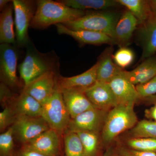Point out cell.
Wrapping results in <instances>:
<instances>
[{"label":"cell","instance_id":"obj_1","mask_svg":"<svg viewBox=\"0 0 156 156\" xmlns=\"http://www.w3.org/2000/svg\"><path fill=\"white\" fill-rule=\"evenodd\" d=\"M86 14L85 11L70 8L59 1L39 0L30 27L36 29L47 28L50 26L63 24L79 19Z\"/></svg>","mask_w":156,"mask_h":156},{"label":"cell","instance_id":"obj_2","mask_svg":"<svg viewBox=\"0 0 156 156\" xmlns=\"http://www.w3.org/2000/svg\"><path fill=\"white\" fill-rule=\"evenodd\" d=\"M134 106V104H119L108 112L101 130L103 144H110L119 134L136 126L138 119Z\"/></svg>","mask_w":156,"mask_h":156},{"label":"cell","instance_id":"obj_3","mask_svg":"<svg viewBox=\"0 0 156 156\" xmlns=\"http://www.w3.org/2000/svg\"><path fill=\"white\" fill-rule=\"evenodd\" d=\"M119 20L115 13L103 11L86 14L62 24L73 30H88L106 34L114 41L115 28Z\"/></svg>","mask_w":156,"mask_h":156},{"label":"cell","instance_id":"obj_4","mask_svg":"<svg viewBox=\"0 0 156 156\" xmlns=\"http://www.w3.org/2000/svg\"><path fill=\"white\" fill-rule=\"evenodd\" d=\"M42 105V116L50 128L59 134H64L67 130L71 118L65 104L61 90L57 88Z\"/></svg>","mask_w":156,"mask_h":156},{"label":"cell","instance_id":"obj_5","mask_svg":"<svg viewBox=\"0 0 156 156\" xmlns=\"http://www.w3.org/2000/svg\"><path fill=\"white\" fill-rule=\"evenodd\" d=\"M25 58L19 66L20 78L24 86L45 73L54 71V66L47 55L42 54L30 44L27 46Z\"/></svg>","mask_w":156,"mask_h":156},{"label":"cell","instance_id":"obj_6","mask_svg":"<svg viewBox=\"0 0 156 156\" xmlns=\"http://www.w3.org/2000/svg\"><path fill=\"white\" fill-rule=\"evenodd\" d=\"M16 41L18 46L27 47L30 44L28 28L34 17L36 5L29 0H13Z\"/></svg>","mask_w":156,"mask_h":156},{"label":"cell","instance_id":"obj_7","mask_svg":"<svg viewBox=\"0 0 156 156\" xmlns=\"http://www.w3.org/2000/svg\"><path fill=\"white\" fill-rule=\"evenodd\" d=\"M11 126L14 138L22 145L50 128L42 116L16 115Z\"/></svg>","mask_w":156,"mask_h":156},{"label":"cell","instance_id":"obj_8","mask_svg":"<svg viewBox=\"0 0 156 156\" xmlns=\"http://www.w3.org/2000/svg\"><path fill=\"white\" fill-rule=\"evenodd\" d=\"M19 53L15 47L9 44L0 45V76L2 83L9 88L20 87L17 76Z\"/></svg>","mask_w":156,"mask_h":156},{"label":"cell","instance_id":"obj_9","mask_svg":"<svg viewBox=\"0 0 156 156\" xmlns=\"http://www.w3.org/2000/svg\"><path fill=\"white\" fill-rule=\"evenodd\" d=\"M108 112L95 108L88 110L71 119L67 130L73 132L87 131L99 134Z\"/></svg>","mask_w":156,"mask_h":156},{"label":"cell","instance_id":"obj_10","mask_svg":"<svg viewBox=\"0 0 156 156\" xmlns=\"http://www.w3.org/2000/svg\"><path fill=\"white\" fill-rule=\"evenodd\" d=\"M58 77L54 71L48 72L25 86L23 91L42 104L58 88Z\"/></svg>","mask_w":156,"mask_h":156},{"label":"cell","instance_id":"obj_11","mask_svg":"<svg viewBox=\"0 0 156 156\" xmlns=\"http://www.w3.org/2000/svg\"><path fill=\"white\" fill-rule=\"evenodd\" d=\"M61 135L55 130L50 128L37 137L22 145L48 156L61 155Z\"/></svg>","mask_w":156,"mask_h":156},{"label":"cell","instance_id":"obj_12","mask_svg":"<svg viewBox=\"0 0 156 156\" xmlns=\"http://www.w3.org/2000/svg\"><path fill=\"white\" fill-rule=\"evenodd\" d=\"M85 92L95 108L109 112L118 105L116 99L108 83L96 81Z\"/></svg>","mask_w":156,"mask_h":156},{"label":"cell","instance_id":"obj_13","mask_svg":"<svg viewBox=\"0 0 156 156\" xmlns=\"http://www.w3.org/2000/svg\"><path fill=\"white\" fill-rule=\"evenodd\" d=\"M138 26L137 37L142 49L141 59L145 60L156 53V12H151Z\"/></svg>","mask_w":156,"mask_h":156},{"label":"cell","instance_id":"obj_14","mask_svg":"<svg viewBox=\"0 0 156 156\" xmlns=\"http://www.w3.org/2000/svg\"><path fill=\"white\" fill-rule=\"evenodd\" d=\"M108 83L118 105H135L140 100L136 86L128 81L122 73L115 77Z\"/></svg>","mask_w":156,"mask_h":156},{"label":"cell","instance_id":"obj_15","mask_svg":"<svg viewBox=\"0 0 156 156\" xmlns=\"http://www.w3.org/2000/svg\"><path fill=\"white\" fill-rule=\"evenodd\" d=\"M61 91L71 119L95 108L85 94V89H64Z\"/></svg>","mask_w":156,"mask_h":156},{"label":"cell","instance_id":"obj_16","mask_svg":"<svg viewBox=\"0 0 156 156\" xmlns=\"http://www.w3.org/2000/svg\"><path fill=\"white\" fill-rule=\"evenodd\" d=\"M55 26L58 34L69 36L82 44L92 45L114 44L113 40L106 34L88 30H73L61 23Z\"/></svg>","mask_w":156,"mask_h":156},{"label":"cell","instance_id":"obj_17","mask_svg":"<svg viewBox=\"0 0 156 156\" xmlns=\"http://www.w3.org/2000/svg\"><path fill=\"white\" fill-rule=\"evenodd\" d=\"M98 64L94 65L85 72L78 75L65 77H58L57 87L60 90L72 89H86L91 87L97 81Z\"/></svg>","mask_w":156,"mask_h":156},{"label":"cell","instance_id":"obj_18","mask_svg":"<svg viewBox=\"0 0 156 156\" xmlns=\"http://www.w3.org/2000/svg\"><path fill=\"white\" fill-rule=\"evenodd\" d=\"M16 115L42 116V105L34 98L22 90L17 97L13 98L9 105Z\"/></svg>","mask_w":156,"mask_h":156},{"label":"cell","instance_id":"obj_19","mask_svg":"<svg viewBox=\"0 0 156 156\" xmlns=\"http://www.w3.org/2000/svg\"><path fill=\"white\" fill-rule=\"evenodd\" d=\"M122 74L135 86L147 83L156 76V56L146 58L134 69L123 70Z\"/></svg>","mask_w":156,"mask_h":156},{"label":"cell","instance_id":"obj_20","mask_svg":"<svg viewBox=\"0 0 156 156\" xmlns=\"http://www.w3.org/2000/svg\"><path fill=\"white\" fill-rule=\"evenodd\" d=\"M136 18L128 10L125 11L118 20L115 31V44L122 48L128 44L137 28Z\"/></svg>","mask_w":156,"mask_h":156},{"label":"cell","instance_id":"obj_21","mask_svg":"<svg viewBox=\"0 0 156 156\" xmlns=\"http://www.w3.org/2000/svg\"><path fill=\"white\" fill-rule=\"evenodd\" d=\"M97 63V81L109 83L124 70L115 63L110 49L105 51Z\"/></svg>","mask_w":156,"mask_h":156},{"label":"cell","instance_id":"obj_22","mask_svg":"<svg viewBox=\"0 0 156 156\" xmlns=\"http://www.w3.org/2000/svg\"><path fill=\"white\" fill-rule=\"evenodd\" d=\"M14 12L12 1L6 6L0 14V43L15 45L17 43L14 29Z\"/></svg>","mask_w":156,"mask_h":156},{"label":"cell","instance_id":"obj_23","mask_svg":"<svg viewBox=\"0 0 156 156\" xmlns=\"http://www.w3.org/2000/svg\"><path fill=\"white\" fill-rule=\"evenodd\" d=\"M60 2L73 9L82 10H105L121 6L116 0H61Z\"/></svg>","mask_w":156,"mask_h":156},{"label":"cell","instance_id":"obj_24","mask_svg":"<svg viewBox=\"0 0 156 156\" xmlns=\"http://www.w3.org/2000/svg\"><path fill=\"white\" fill-rule=\"evenodd\" d=\"M117 2L126 7L128 11L134 15L138 23L142 24L151 14L150 7L147 0H116Z\"/></svg>","mask_w":156,"mask_h":156},{"label":"cell","instance_id":"obj_25","mask_svg":"<svg viewBox=\"0 0 156 156\" xmlns=\"http://www.w3.org/2000/svg\"><path fill=\"white\" fill-rule=\"evenodd\" d=\"M65 156H85L83 147L78 134L66 131L63 137Z\"/></svg>","mask_w":156,"mask_h":156},{"label":"cell","instance_id":"obj_26","mask_svg":"<svg viewBox=\"0 0 156 156\" xmlns=\"http://www.w3.org/2000/svg\"><path fill=\"white\" fill-rule=\"evenodd\" d=\"M75 133L78 134L80 140L85 156H96L99 147V134L87 131H80Z\"/></svg>","mask_w":156,"mask_h":156},{"label":"cell","instance_id":"obj_27","mask_svg":"<svg viewBox=\"0 0 156 156\" xmlns=\"http://www.w3.org/2000/svg\"><path fill=\"white\" fill-rule=\"evenodd\" d=\"M132 137H147L156 139V122L143 120L131 129Z\"/></svg>","mask_w":156,"mask_h":156},{"label":"cell","instance_id":"obj_28","mask_svg":"<svg viewBox=\"0 0 156 156\" xmlns=\"http://www.w3.org/2000/svg\"><path fill=\"white\" fill-rule=\"evenodd\" d=\"M127 147L142 151L156 153V139L147 137H131L126 141Z\"/></svg>","mask_w":156,"mask_h":156},{"label":"cell","instance_id":"obj_29","mask_svg":"<svg viewBox=\"0 0 156 156\" xmlns=\"http://www.w3.org/2000/svg\"><path fill=\"white\" fill-rule=\"evenodd\" d=\"M12 126L0 135V156H16Z\"/></svg>","mask_w":156,"mask_h":156},{"label":"cell","instance_id":"obj_30","mask_svg":"<svg viewBox=\"0 0 156 156\" xmlns=\"http://www.w3.org/2000/svg\"><path fill=\"white\" fill-rule=\"evenodd\" d=\"M134 57V53L132 50L126 47L120 48L113 55L115 63L122 69L128 67L132 63Z\"/></svg>","mask_w":156,"mask_h":156},{"label":"cell","instance_id":"obj_31","mask_svg":"<svg viewBox=\"0 0 156 156\" xmlns=\"http://www.w3.org/2000/svg\"><path fill=\"white\" fill-rule=\"evenodd\" d=\"M136 88L140 99L156 95V76L145 83L136 85Z\"/></svg>","mask_w":156,"mask_h":156},{"label":"cell","instance_id":"obj_32","mask_svg":"<svg viewBox=\"0 0 156 156\" xmlns=\"http://www.w3.org/2000/svg\"><path fill=\"white\" fill-rule=\"evenodd\" d=\"M15 115L11 107L6 105L2 112H0V131L3 132L8 127L13 125Z\"/></svg>","mask_w":156,"mask_h":156},{"label":"cell","instance_id":"obj_33","mask_svg":"<svg viewBox=\"0 0 156 156\" xmlns=\"http://www.w3.org/2000/svg\"><path fill=\"white\" fill-rule=\"evenodd\" d=\"M115 152L121 156H156L155 152L136 151L126 146H119Z\"/></svg>","mask_w":156,"mask_h":156},{"label":"cell","instance_id":"obj_34","mask_svg":"<svg viewBox=\"0 0 156 156\" xmlns=\"http://www.w3.org/2000/svg\"><path fill=\"white\" fill-rule=\"evenodd\" d=\"M144 100L152 105L150 108L145 110V116L148 119L156 122V95L145 98Z\"/></svg>","mask_w":156,"mask_h":156},{"label":"cell","instance_id":"obj_35","mask_svg":"<svg viewBox=\"0 0 156 156\" xmlns=\"http://www.w3.org/2000/svg\"><path fill=\"white\" fill-rule=\"evenodd\" d=\"M16 156H48L33 150L22 147L16 153Z\"/></svg>","mask_w":156,"mask_h":156},{"label":"cell","instance_id":"obj_36","mask_svg":"<svg viewBox=\"0 0 156 156\" xmlns=\"http://www.w3.org/2000/svg\"><path fill=\"white\" fill-rule=\"evenodd\" d=\"M12 1L10 0H1L0 1V9L1 11H2L6 6L8 5L9 3H11Z\"/></svg>","mask_w":156,"mask_h":156},{"label":"cell","instance_id":"obj_37","mask_svg":"<svg viewBox=\"0 0 156 156\" xmlns=\"http://www.w3.org/2000/svg\"><path fill=\"white\" fill-rule=\"evenodd\" d=\"M151 12H156V0H148Z\"/></svg>","mask_w":156,"mask_h":156},{"label":"cell","instance_id":"obj_38","mask_svg":"<svg viewBox=\"0 0 156 156\" xmlns=\"http://www.w3.org/2000/svg\"><path fill=\"white\" fill-rule=\"evenodd\" d=\"M105 156H120L117 153L115 152H108V153Z\"/></svg>","mask_w":156,"mask_h":156}]
</instances>
